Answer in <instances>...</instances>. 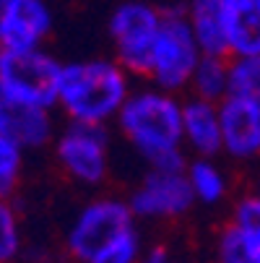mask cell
Returning <instances> with one entry per match:
<instances>
[{
  "instance_id": "1",
  "label": "cell",
  "mask_w": 260,
  "mask_h": 263,
  "mask_svg": "<svg viewBox=\"0 0 260 263\" xmlns=\"http://www.w3.org/2000/svg\"><path fill=\"white\" fill-rule=\"evenodd\" d=\"M128 81L120 65L109 60H84L63 65L57 104L73 123L102 125L123 109Z\"/></svg>"
},
{
  "instance_id": "2",
  "label": "cell",
  "mask_w": 260,
  "mask_h": 263,
  "mask_svg": "<svg viewBox=\"0 0 260 263\" xmlns=\"http://www.w3.org/2000/svg\"><path fill=\"white\" fill-rule=\"evenodd\" d=\"M120 123L143 157L164 148H177L185 133L179 104L159 91H143L128 99L120 109Z\"/></svg>"
},
{
  "instance_id": "3",
  "label": "cell",
  "mask_w": 260,
  "mask_h": 263,
  "mask_svg": "<svg viewBox=\"0 0 260 263\" xmlns=\"http://www.w3.org/2000/svg\"><path fill=\"white\" fill-rule=\"evenodd\" d=\"M162 18L164 11L143 3V0H125L109 16V36L115 42L117 58L138 76H151V60Z\"/></svg>"
},
{
  "instance_id": "4",
  "label": "cell",
  "mask_w": 260,
  "mask_h": 263,
  "mask_svg": "<svg viewBox=\"0 0 260 263\" xmlns=\"http://www.w3.org/2000/svg\"><path fill=\"white\" fill-rule=\"evenodd\" d=\"M63 63H57L47 50H0V89L8 94L52 107L60 91Z\"/></svg>"
},
{
  "instance_id": "5",
  "label": "cell",
  "mask_w": 260,
  "mask_h": 263,
  "mask_svg": "<svg viewBox=\"0 0 260 263\" xmlns=\"http://www.w3.org/2000/svg\"><path fill=\"white\" fill-rule=\"evenodd\" d=\"M201 58L203 52L190 29L188 13L179 8L164 11L159 40L154 47V60H151V79L164 89H179L188 81H193V73Z\"/></svg>"
},
{
  "instance_id": "6",
  "label": "cell",
  "mask_w": 260,
  "mask_h": 263,
  "mask_svg": "<svg viewBox=\"0 0 260 263\" xmlns=\"http://www.w3.org/2000/svg\"><path fill=\"white\" fill-rule=\"evenodd\" d=\"M133 232L130 209L117 201H96L86 206L68 232V248L78 260L91 263L102 250Z\"/></svg>"
},
{
  "instance_id": "7",
  "label": "cell",
  "mask_w": 260,
  "mask_h": 263,
  "mask_svg": "<svg viewBox=\"0 0 260 263\" xmlns=\"http://www.w3.org/2000/svg\"><path fill=\"white\" fill-rule=\"evenodd\" d=\"M57 159L70 177L96 185L107 172V133L102 125L73 123L57 141Z\"/></svg>"
},
{
  "instance_id": "8",
  "label": "cell",
  "mask_w": 260,
  "mask_h": 263,
  "mask_svg": "<svg viewBox=\"0 0 260 263\" xmlns=\"http://www.w3.org/2000/svg\"><path fill=\"white\" fill-rule=\"evenodd\" d=\"M52 31L47 0H6L0 6V50H34Z\"/></svg>"
},
{
  "instance_id": "9",
  "label": "cell",
  "mask_w": 260,
  "mask_h": 263,
  "mask_svg": "<svg viewBox=\"0 0 260 263\" xmlns=\"http://www.w3.org/2000/svg\"><path fill=\"white\" fill-rule=\"evenodd\" d=\"M193 198L195 193H193L190 177H185L182 172L151 170V175L135 191L130 209L141 216H174L188 211Z\"/></svg>"
},
{
  "instance_id": "10",
  "label": "cell",
  "mask_w": 260,
  "mask_h": 263,
  "mask_svg": "<svg viewBox=\"0 0 260 263\" xmlns=\"http://www.w3.org/2000/svg\"><path fill=\"white\" fill-rule=\"evenodd\" d=\"M0 136L21 148H39L52 136L50 107L18 99L0 89Z\"/></svg>"
},
{
  "instance_id": "11",
  "label": "cell",
  "mask_w": 260,
  "mask_h": 263,
  "mask_svg": "<svg viewBox=\"0 0 260 263\" xmlns=\"http://www.w3.org/2000/svg\"><path fill=\"white\" fill-rule=\"evenodd\" d=\"M224 148L234 157L260 154V104L245 97H227L218 109Z\"/></svg>"
},
{
  "instance_id": "12",
  "label": "cell",
  "mask_w": 260,
  "mask_h": 263,
  "mask_svg": "<svg viewBox=\"0 0 260 263\" xmlns=\"http://www.w3.org/2000/svg\"><path fill=\"white\" fill-rule=\"evenodd\" d=\"M221 13L229 55H260V0H221Z\"/></svg>"
},
{
  "instance_id": "13",
  "label": "cell",
  "mask_w": 260,
  "mask_h": 263,
  "mask_svg": "<svg viewBox=\"0 0 260 263\" xmlns=\"http://www.w3.org/2000/svg\"><path fill=\"white\" fill-rule=\"evenodd\" d=\"M188 21L198 40V47L203 55L227 58V31H224V13H221V0H190L188 6Z\"/></svg>"
},
{
  "instance_id": "14",
  "label": "cell",
  "mask_w": 260,
  "mask_h": 263,
  "mask_svg": "<svg viewBox=\"0 0 260 263\" xmlns=\"http://www.w3.org/2000/svg\"><path fill=\"white\" fill-rule=\"evenodd\" d=\"M182 128L185 136L193 143V148L203 157L216 154L221 146H224V138H221V120L218 112L208 104V102H190L182 109Z\"/></svg>"
},
{
  "instance_id": "15",
  "label": "cell",
  "mask_w": 260,
  "mask_h": 263,
  "mask_svg": "<svg viewBox=\"0 0 260 263\" xmlns=\"http://www.w3.org/2000/svg\"><path fill=\"white\" fill-rule=\"evenodd\" d=\"M193 86L203 102H213L229 91V63L227 58L203 55L195 73H193Z\"/></svg>"
},
{
  "instance_id": "16",
  "label": "cell",
  "mask_w": 260,
  "mask_h": 263,
  "mask_svg": "<svg viewBox=\"0 0 260 263\" xmlns=\"http://www.w3.org/2000/svg\"><path fill=\"white\" fill-rule=\"evenodd\" d=\"M229 94L260 104V55L237 58L229 65Z\"/></svg>"
},
{
  "instance_id": "17",
  "label": "cell",
  "mask_w": 260,
  "mask_h": 263,
  "mask_svg": "<svg viewBox=\"0 0 260 263\" xmlns=\"http://www.w3.org/2000/svg\"><path fill=\"white\" fill-rule=\"evenodd\" d=\"M24 148L0 136V198H8L21 180Z\"/></svg>"
},
{
  "instance_id": "18",
  "label": "cell",
  "mask_w": 260,
  "mask_h": 263,
  "mask_svg": "<svg viewBox=\"0 0 260 263\" xmlns=\"http://www.w3.org/2000/svg\"><path fill=\"white\" fill-rule=\"evenodd\" d=\"M190 185H193V193L206 203H216L224 196V177L208 162H195L190 167Z\"/></svg>"
},
{
  "instance_id": "19",
  "label": "cell",
  "mask_w": 260,
  "mask_h": 263,
  "mask_svg": "<svg viewBox=\"0 0 260 263\" xmlns=\"http://www.w3.org/2000/svg\"><path fill=\"white\" fill-rule=\"evenodd\" d=\"M21 250V227L13 206L0 198V263H11Z\"/></svg>"
},
{
  "instance_id": "20",
  "label": "cell",
  "mask_w": 260,
  "mask_h": 263,
  "mask_svg": "<svg viewBox=\"0 0 260 263\" xmlns=\"http://www.w3.org/2000/svg\"><path fill=\"white\" fill-rule=\"evenodd\" d=\"M218 258H221V263H257L245 235L237 227H229L224 232L221 245H218Z\"/></svg>"
},
{
  "instance_id": "21",
  "label": "cell",
  "mask_w": 260,
  "mask_h": 263,
  "mask_svg": "<svg viewBox=\"0 0 260 263\" xmlns=\"http://www.w3.org/2000/svg\"><path fill=\"white\" fill-rule=\"evenodd\" d=\"M135 255H138V235L128 232L125 237L112 242L107 250H102L91 263H133Z\"/></svg>"
},
{
  "instance_id": "22",
  "label": "cell",
  "mask_w": 260,
  "mask_h": 263,
  "mask_svg": "<svg viewBox=\"0 0 260 263\" xmlns=\"http://www.w3.org/2000/svg\"><path fill=\"white\" fill-rule=\"evenodd\" d=\"M234 227H237L245 237L260 235V196L245 198V201L237 206V211H234Z\"/></svg>"
},
{
  "instance_id": "23",
  "label": "cell",
  "mask_w": 260,
  "mask_h": 263,
  "mask_svg": "<svg viewBox=\"0 0 260 263\" xmlns=\"http://www.w3.org/2000/svg\"><path fill=\"white\" fill-rule=\"evenodd\" d=\"M245 240H247V245H250V250H252L255 260L260 263V235H252V237H245Z\"/></svg>"
},
{
  "instance_id": "24",
  "label": "cell",
  "mask_w": 260,
  "mask_h": 263,
  "mask_svg": "<svg viewBox=\"0 0 260 263\" xmlns=\"http://www.w3.org/2000/svg\"><path fill=\"white\" fill-rule=\"evenodd\" d=\"M143 263H169V260H167V253H164V250H154Z\"/></svg>"
},
{
  "instance_id": "25",
  "label": "cell",
  "mask_w": 260,
  "mask_h": 263,
  "mask_svg": "<svg viewBox=\"0 0 260 263\" xmlns=\"http://www.w3.org/2000/svg\"><path fill=\"white\" fill-rule=\"evenodd\" d=\"M3 3H6V0H0V6H3Z\"/></svg>"
}]
</instances>
